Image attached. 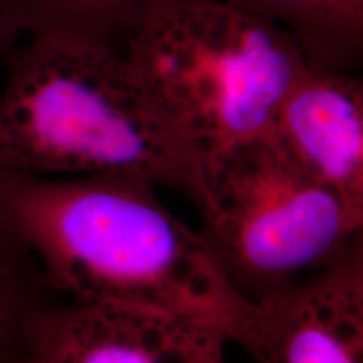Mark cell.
<instances>
[{"label": "cell", "mask_w": 363, "mask_h": 363, "mask_svg": "<svg viewBox=\"0 0 363 363\" xmlns=\"http://www.w3.org/2000/svg\"><path fill=\"white\" fill-rule=\"evenodd\" d=\"M148 0H0L19 33L67 30L123 51Z\"/></svg>", "instance_id": "10"}, {"label": "cell", "mask_w": 363, "mask_h": 363, "mask_svg": "<svg viewBox=\"0 0 363 363\" xmlns=\"http://www.w3.org/2000/svg\"><path fill=\"white\" fill-rule=\"evenodd\" d=\"M7 54L0 174L136 177L203 211L202 153L150 96L123 51L45 30Z\"/></svg>", "instance_id": "2"}, {"label": "cell", "mask_w": 363, "mask_h": 363, "mask_svg": "<svg viewBox=\"0 0 363 363\" xmlns=\"http://www.w3.org/2000/svg\"><path fill=\"white\" fill-rule=\"evenodd\" d=\"M227 343L199 321L65 299L26 363H227Z\"/></svg>", "instance_id": "6"}, {"label": "cell", "mask_w": 363, "mask_h": 363, "mask_svg": "<svg viewBox=\"0 0 363 363\" xmlns=\"http://www.w3.org/2000/svg\"><path fill=\"white\" fill-rule=\"evenodd\" d=\"M123 56L203 162L269 135L308 67L289 30L225 0H148Z\"/></svg>", "instance_id": "3"}, {"label": "cell", "mask_w": 363, "mask_h": 363, "mask_svg": "<svg viewBox=\"0 0 363 363\" xmlns=\"http://www.w3.org/2000/svg\"><path fill=\"white\" fill-rule=\"evenodd\" d=\"M257 363H363V238L254 301L238 342Z\"/></svg>", "instance_id": "5"}, {"label": "cell", "mask_w": 363, "mask_h": 363, "mask_svg": "<svg viewBox=\"0 0 363 363\" xmlns=\"http://www.w3.org/2000/svg\"><path fill=\"white\" fill-rule=\"evenodd\" d=\"M203 175L202 234L251 301L323 269L363 238V219L271 133L207 158Z\"/></svg>", "instance_id": "4"}, {"label": "cell", "mask_w": 363, "mask_h": 363, "mask_svg": "<svg viewBox=\"0 0 363 363\" xmlns=\"http://www.w3.org/2000/svg\"><path fill=\"white\" fill-rule=\"evenodd\" d=\"M298 40L308 66L353 72L363 59V0H225Z\"/></svg>", "instance_id": "8"}, {"label": "cell", "mask_w": 363, "mask_h": 363, "mask_svg": "<svg viewBox=\"0 0 363 363\" xmlns=\"http://www.w3.org/2000/svg\"><path fill=\"white\" fill-rule=\"evenodd\" d=\"M157 190L125 175L0 174V214L66 301L185 318L238 342L254 301Z\"/></svg>", "instance_id": "1"}, {"label": "cell", "mask_w": 363, "mask_h": 363, "mask_svg": "<svg viewBox=\"0 0 363 363\" xmlns=\"http://www.w3.org/2000/svg\"><path fill=\"white\" fill-rule=\"evenodd\" d=\"M61 301L33 251L0 214V363L27 362Z\"/></svg>", "instance_id": "9"}, {"label": "cell", "mask_w": 363, "mask_h": 363, "mask_svg": "<svg viewBox=\"0 0 363 363\" xmlns=\"http://www.w3.org/2000/svg\"><path fill=\"white\" fill-rule=\"evenodd\" d=\"M271 135L363 219V83L308 66L281 103Z\"/></svg>", "instance_id": "7"}, {"label": "cell", "mask_w": 363, "mask_h": 363, "mask_svg": "<svg viewBox=\"0 0 363 363\" xmlns=\"http://www.w3.org/2000/svg\"><path fill=\"white\" fill-rule=\"evenodd\" d=\"M19 34V29H17L16 22L11 19V16L0 7V57L4 54H7L9 49H11L12 40L16 39V35Z\"/></svg>", "instance_id": "11"}]
</instances>
